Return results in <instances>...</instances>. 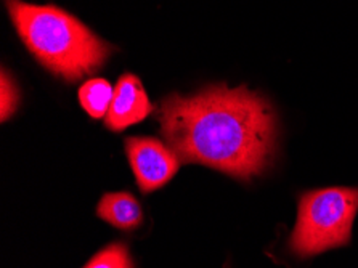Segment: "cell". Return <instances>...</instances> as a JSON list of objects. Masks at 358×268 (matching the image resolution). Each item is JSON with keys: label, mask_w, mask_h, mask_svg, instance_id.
Returning <instances> with one entry per match:
<instances>
[{"label": "cell", "mask_w": 358, "mask_h": 268, "mask_svg": "<svg viewBox=\"0 0 358 268\" xmlns=\"http://www.w3.org/2000/svg\"><path fill=\"white\" fill-rule=\"evenodd\" d=\"M126 153L135 182L145 195L169 183L180 166L176 151L153 136H129Z\"/></svg>", "instance_id": "obj_4"}, {"label": "cell", "mask_w": 358, "mask_h": 268, "mask_svg": "<svg viewBox=\"0 0 358 268\" xmlns=\"http://www.w3.org/2000/svg\"><path fill=\"white\" fill-rule=\"evenodd\" d=\"M113 95H115V89L110 82L100 78L84 82L79 89L80 105L85 109V113L94 119L106 116L108 109L111 106Z\"/></svg>", "instance_id": "obj_7"}, {"label": "cell", "mask_w": 358, "mask_h": 268, "mask_svg": "<svg viewBox=\"0 0 358 268\" xmlns=\"http://www.w3.org/2000/svg\"><path fill=\"white\" fill-rule=\"evenodd\" d=\"M84 268H135L126 243L116 241L100 249Z\"/></svg>", "instance_id": "obj_8"}, {"label": "cell", "mask_w": 358, "mask_h": 268, "mask_svg": "<svg viewBox=\"0 0 358 268\" xmlns=\"http://www.w3.org/2000/svg\"><path fill=\"white\" fill-rule=\"evenodd\" d=\"M159 132L182 162L249 182L273 164L278 121L267 98L248 87L210 85L161 101Z\"/></svg>", "instance_id": "obj_1"}, {"label": "cell", "mask_w": 358, "mask_h": 268, "mask_svg": "<svg viewBox=\"0 0 358 268\" xmlns=\"http://www.w3.org/2000/svg\"><path fill=\"white\" fill-rule=\"evenodd\" d=\"M358 214V188L329 187L301 195L297 220L289 243L297 259H310L327 251L350 244Z\"/></svg>", "instance_id": "obj_3"}, {"label": "cell", "mask_w": 358, "mask_h": 268, "mask_svg": "<svg viewBox=\"0 0 358 268\" xmlns=\"http://www.w3.org/2000/svg\"><path fill=\"white\" fill-rule=\"evenodd\" d=\"M20 103V94L7 71H2V122L12 118Z\"/></svg>", "instance_id": "obj_9"}, {"label": "cell", "mask_w": 358, "mask_h": 268, "mask_svg": "<svg viewBox=\"0 0 358 268\" xmlns=\"http://www.w3.org/2000/svg\"><path fill=\"white\" fill-rule=\"evenodd\" d=\"M21 41L53 74L68 82L99 71L115 52L83 21L55 5L5 0Z\"/></svg>", "instance_id": "obj_2"}, {"label": "cell", "mask_w": 358, "mask_h": 268, "mask_svg": "<svg viewBox=\"0 0 358 268\" xmlns=\"http://www.w3.org/2000/svg\"><path fill=\"white\" fill-rule=\"evenodd\" d=\"M153 113V105L137 76L122 74L115 87L111 106L105 116L106 127L113 132H122L130 125L142 122Z\"/></svg>", "instance_id": "obj_5"}, {"label": "cell", "mask_w": 358, "mask_h": 268, "mask_svg": "<svg viewBox=\"0 0 358 268\" xmlns=\"http://www.w3.org/2000/svg\"><path fill=\"white\" fill-rule=\"evenodd\" d=\"M96 216L122 232H132L143 223L142 204L129 191L103 195L96 206Z\"/></svg>", "instance_id": "obj_6"}]
</instances>
